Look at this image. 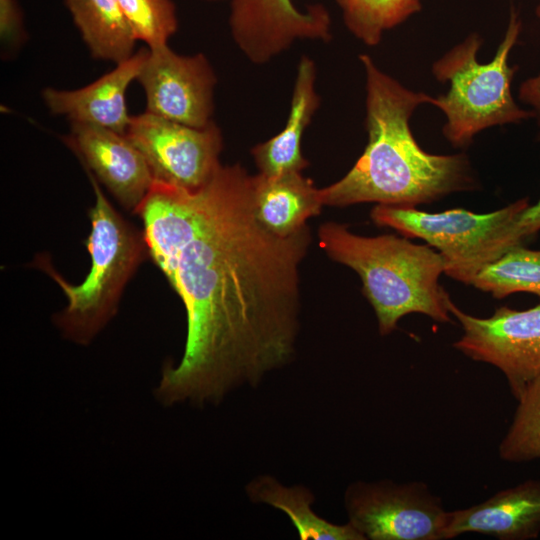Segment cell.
I'll return each mask as SVG.
<instances>
[{"instance_id": "1", "label": "cell", "mask_w": 540, "mask_h": 540, "mask_svg": "<svg viewBox=\"0 0 540 540\" xmlns=\"http://www.w3.org/2000/svg\"><path fill=\"white\" fill-rule=\"evenodd\" d=\"M253 191L243 166L221 165L195 191L154 182L136 213L187 316L181 361L163 369L156 389L166 405L219 402L293 358L310 229L271 233L256 218Z\"/></svg>"}, {"instance_id": "2", "label": "cell", "mask_w": 540, "mask_h": 540, "mask_svg": "<svg viewBox=\"0 0 540 540\" xmlns=\"http://www.w3.org/2000/svg\"><path fill=\"white\" fill-rule=\"evenodd\" d=\"M365 72V128L368 142L340 180L319 189L324 206L375 202L416 207L452 193L478 188L465 153L436 155L414 138L410 119L432 97L404 87L367 54L359 55Z\"/></svg>"}, {"instance_id": "3", "label": "cell", "mask_w": 540, "mask_h": 540, "mask_svg": "<svg viewBox=\"0 0 540 540\" xmlns=\"http://www.w3.org/2000/svg\"><path fill=\"white\" fill-rule=\"evenodd\" d=\"M318 238L333 261L359 275L382 336L392 333L410 313L451 322V298L439 283L444 258L428 244L418 245L393 234L361 236L336 222L322 224Z\"/></svg>"}, {"instance_id": "4", "label": "cell", "mask_w": 540, "mask_h": 540, "mask_svg": "<svg viewBox=\"0 0 540 540\" xmlns=\"http://www.w3.org/2000/svg\"><path fill=\"white\" fill-rule=\"evenodd\" d=\"M95 194L89 211L91 231L86 246L91 268L84 281L72 285L59 274L46 255H37V267L63 290L68 304L55 317L64 336L88 344L117 311L124 287L145 257L147 246L141 234L113 208L99 182L87 171Z\"/></svg>"}, {"instance_id": "5", "label": "cell", "mask_w": 540, "mask_h": 540, "mask_svg": "<svg viewBox=\"0 0 540 540\" xmlns=\"http://www.w3.org/2000/svg\"><path fill=\"white\" fill-rule=\"evenodd\" d=\"M522 20L514 3L510 4L509 21L504 38L493 59L486 64L477 60L482 38L472 33L446 52L432 65V73L440 82H450L445 95L432 97L446 122L444 137L458 148L468 147L482 130L534 117L531 110L520 108L511 93L517 66H509L508 57L518 41Z\"/></svg>"}, {"instance_id": "6", "label": "cell", "mask_w": 540, "mask_h": 540, "mask_svg": "<svg viewBox=\"0 0 540 540\" xmlns=\"http://www.w3.org/2000/svg\"><path fill=\"white\" fill-rule=\"evenodd\" d=\"M528 197L493 212L474 213L462 208L426 212L416 207L377 204L372 221L406 238H419L443 256L444 273L470 285L474 276L492 261L493 247L502 231L526 207Z\"/></svg>"}, {"instance_id": "7", "label": "cell", "mask_w": 540, "mask_h": 540, "mask_svg": "<svg viewBox=\"0 0 540 540\" xmlns=\"http://www.w3.org/2000/svg\"><path fill=\"white\" fill-rule=\"evenodd\" d=\"M349 523L370 540H443L447 512L424 481H356L344 496Z\"/></svg>"}, {"instance_id": "8", "label": "cell", "mask_w": 540, "mask_h": 540, "mask_svg": "<svg viewBox=\"0 0 540 540\" xmlns=\"http://www.w3.org/2000/svg\"><path fill=\"white\" fill-rule=\"evenodd\" d=\"M125 134L145 158L154 182L195 191L222 165L223 137L214 121L193 127L145 111L132 116Z\"/></svg>"}, {"instance_id": "9", "label": "cell", "mask_w": 540, "mask_h": 540, "mask_svg": "<svg viewBox=\"0 0 540 540\" xmlns=\"http://www.w3.org/2000/svg\"><path fill=\"white\" fill-rule=\"evenodd\" d=\"M448 307L463 330L453 347L473 361L499 369L518 399L540 375V304L525 310L501 306L487 318L462 311L452 300Z\"/></svg>"}, {"instance_id": "10", "label": "cell", "mask_w": 540, "mask_h": 540, "mask_svg": "<svg viewBox=\"0 0 540 540\" xmlns=\"http://www.w3.org/2000/svg\"><path fill=\"white\" fill-rule=\"evenodd\" d=\"M136 81L145 93V111L193 127L213 121L217 78L204 54L180 55L169 45L148 48Z\"/></svg>"}, {"instance_id": "11", "label": "cell", "mask_w": 540, "mask_h": 540, "mask_svg": "<svg viewBox=\"0 0 540 540\" xmlns=\"http://www.w3.org/2000/svg\"><path fill=\"white\" fill-rule=\"evenodd\" d=\"M230 1L231 36L253 64L270 62L299 40L332 39L331 16L321 3L300 9L293 0Z\"/></svg>"}, {"instance_id": "12", "label": "cell", "mask_w": 540, "mask_h": 540, "mask_svg": "<svg viewBox=\"0 0 540 540\" xmlns=\"http://www.w3.org/2000/svg\"><path fill=\"white\" fill-rule=\"evenodd\" d=\"M94 175L128 211L136 214L154 179L149 166L126 134L84 123H71L63 138Z\"/></svg>"}, {"instance_id": "13", "label": "cell", "mask_w": 540, "mask_h": 540, "mask_svg": "<svg viewBox=\"0 0 540 540\" xmlns=\"http://www.w3.org/2000/svg\"><path fill=\"white\" fill-rule=\"evenodd\" d=\"M147 53V47L141 48L84 87L74 90L45 88L43 101L51 113L65 116L71 123L95 125L125 134L132 118L128 113L126 93L130 84L137 80Z\"/></svg>"}, {"instance_id": "14", "label": "cell", "mask_w": 540, "mask_h": 540, "mask_svg": "<svg viewBox=\"0 0 540 540\" xmlns=\"http://www.w3.org/2000/svg\"><path fill=\"white\" fill-rule=\"evenodd\" d=\"M479 533L499 540H532L540 535V479L502 489L483 502L447 512L443 540Z\"/></svg>"}, {"instance_id": "15", "label": "cell", "mask_w": 540, "mask_h": 540, "mask_svg": "<svg viewBox=\"0 0 540 540\" xmlns=\"http://www.w3.org/2000/svg\"><path fill=\"white\" fill-rule=\"evenodd\" d=\"M316 79L314 60L306 55L301 56L284 128L251 149L259 174L275 176L302 172L309 165L302 153V138L321 103L316 90Z\"/></svg>"}, {"instance_id": "16", "label": "cell", "mask_w": 540, "mask_h": 540, "mask_svg": "<svg viewBox=\"0 0 540 540\" xmlns=\"http://www.w3.org/2000/svg\"><path fill=\"white\" fill-rule=\"evenodd\" d=\"M253 201L258 221L281 237L303 229L307 220L318 215L324 206L319 189L302 172L254 175Z\"/></svg>"}, {"instance_id": "17", "label": "cell", "mask_w": 540, "mask_h": 540, "mask_svg": "<svg viewBox=\"0 0 540 540\" xmlns=\"http://www.w3.org/2000/svg\"><path fill=\"white\" fill-rule=\"evenodd\" d=\"M95 59L120 63L135 52L137 39L118 0H64Z\"/></svg>"}, {"instance_id": "18", "label": "cell", "mask_w": 540, "mask_h": 540, "mask_svg": "<svg viewBox=\"0 0 540 540\" xmlns=\"http://www.w3.org/2000/svg\"><path fill=\"white\" fill-rule=\"evenodd\" d=\"M249 498L286 513L302 540H365L349 522L333 524L312 509L314 496L303 486L286 487L269 475H262L246 486Z\"/></svg>"}, {"instance_id": "19", "label": "cell", "mask_w": 540, "mask_h": 540, "mask_svg": "<svg viewBox=\"0 0 540 540\" xmlns=\"http://www.w3.org/2000/svg\"><path fill=\"white\" fill-rule=\"evenodd\" d=\"M470 285L498 299L518 292L540 296V250L513 246L484 265Z\"/></svg>"}, {"instance_id": "20", "label": "cell", "mask_w": 540, "mask_h": 540, "mask_svg": "<svg viewBox=\"0 0 540 540\" xmlns=\"http://www.w3.org/2000/svg\"><path fill=\"white\" fill-rule=\"evenodd\" d=\"M346 28L367 46L422 9L420 0H335Z\"/></svg>"}, {"instance_id": "21", "label": "cell", "mask_w": 540, "mask_h": 540, "mask_svg": "<svg viewBox=\"0 0 540 540\" xmlns=\"http://www.w3.org/2000/svg\"><path fill=\"white\" fill-rule=\"evenodd\" d=\"M512 421L498 446L501 460L521 464L540 459V375L516 399Z\"/></svg>"}, {"instance_id": "22", "label": "cell", "mask_w": 540, "mask_h": 540, "mask_svg": "<svg viewBox=\"0 0 540 540\" xmlns=\"http://www.w3.org/2000/svg\"><path fill=\"white\" fill-rule=\"evenodd\" d=\"M137 39L153 49L168 45L178 29L172 0H118Z\"/></svg>"}, {"instance_id": "23", "label": "cell", "mask_w": 540, "mask_h": 540, "mask_svg": "<svg viewBox=\"0 0 540 540\" xmlns=\"http://www.w3.org/2000/svg\"><path fill=\"white\" fill-rule=\"evenodd\" d=\"M540 140V133L538 136ZM540 231V199L521 211L502 231L493 248V260L516 245H525Z\"/></svg>"}, {"instance_id": "24", "label": "cell", "mask_w": 540, "mask_h": 540, "mask_svg": "<svg viewBox=\"0 0 540 540\" xmlns=\"http://www.w3.org/2000/svg\"><path fill=\"white\" fill-rule=\"evenodd\" d=\"M26 39L23 13L17 0H0V40L5 49L18 48Z\"/></svg>"}, {"instance_id": "25", "label": "cell", "mask_w": 540, "mask_h": 540, "mask_svg": "<svg viewBox=\"0 0 540 540\" xmlns=\"http://www.w3.org/2000/svg\"><path fill=\"white\" fill-rule=\"evenodd\" d=\"M519 99L532 108L540 126V74L525 80L519 88Z\"/></svg>"}, {"instance_id": "26", "label": "cell", "mask_w": 540, "mask_h": 540, "mask_svg": "<svg viewBox=\"0 0 540 540\" xmlns=\"http://www.w3.org/2000/svg\"><path fill=\"white\" fill-rule=\"evenodd\" d=\"M536 15L540 18V0H538V4L536 7Z\"/></svg>"}, {"instance_id": "27", "label": "cell", "mask_w": 540, "mask_h": 540, "mask_svg": "<svg viewBox=\"0 0 540 540\" xmlns=\"http://www.w3.org/2000/svg\"><path fill=\"white\" fill-rule=\"evenodd\" d=\"M207 1H219V0H207Z\"/></svg>"}]
</instances>
